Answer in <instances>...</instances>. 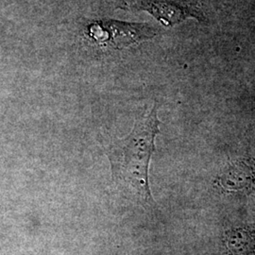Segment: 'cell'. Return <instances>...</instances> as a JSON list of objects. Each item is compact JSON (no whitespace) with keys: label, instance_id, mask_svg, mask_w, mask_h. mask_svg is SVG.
<instances>
[{"label":"cell","instance_id":"1","mask_svg":"<svg viewBox=\"0 0 255 255\" xmlns=\"http://www.w3.org/2000/svg\"><path fill=\"white\" fill-rule=\"evenodd\" d=\"M159 126L155 103L151 109L137 118L128 135L111 139L104 145L118 188L128 199L145 208L154 205L149 187L148 167L155 151Z\"/></svg>","mask_w":255,"mask_h":255},{"label":"cell","instance_id":"2","mask_svg":"<svg viewBox=\"0 0 255 255\" xmlns=\"http://www.w3.org/2000/svg\"><path fill=\"white\" fill-rule=\"evenodd\" d=\"M154 27L147 24H128L117 21H97L88 27L87 35L101 46L124 48L149 40L156 35Z\"/></svg>","mask_w":255,"mask_h":255},{"label":"cell","instance_id":"3","mask_svg":"<svg viewBox=\"0 0 255 255\" xmlns=\"http://www.w3.org/2000/svg\"><path fill=\"white\" fill-rule=\"evenodd\" d=\"M219 184L227 191H241L254 186L255 183V162L242 159L231 164L219 177Z\"/></svg>","mask_w":255,"mask_h":255},{"label":"cell","instance_id":"4","mask_svg":"<svg viewBox=\"0 0 255 255\" xmlns=\"http://www.w3.org/2000/svg\"><path fill=\"white\" fill-rule=\"evenodd\" d=\"M254 233H232L229 237L228 246L234 255H251L255 254V237Z\"/></svg>","mask_w":255,"mask_h":255}]
</instances>
